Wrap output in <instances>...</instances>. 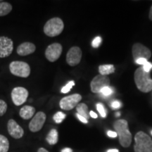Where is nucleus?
<instances>
[{"instance_id":"16","label":"nucleus","mask_w":152,"mask_h":152,"mask_svg":"<svg viewBox=\"0 0 152 152\" xmlns=\"http://www.w3.org/2000/svg\"><path fill=\"white\" fill-rule=\"evenodd\" d=\"M35 109L33 106L26 105L23 106L20 109V111H19V115L23 119L28 120L33 118V115H35Z\"/></svg>"},{"instance_id":"31","label":"nucleus","mask_w":152,"mask_h":152,"mask_svg":"<svg viewBox=\"0 0 152 152\" xmlns=\"http://www.w3.org/2000/svg\"><path fill=\"white\" fill-rule=\"evenodd\" d=\"M76 116H77V118H78L80 121H81L82 123H85V124H87V123H88V121H87V120L85 118H84V117H83L82 116V115H79L78 113H76Z\"/></svg>"},{"instance_id":"32","label":"nucleus","mask_w":152,"mask_h":152,"mask_svg":"<svg viewBox=\"0 0 152 152\" xmlns=\"http://www.w3.org/2000/svg\"><path fill=\"white\" fill-rule=\"evenodd\" d=\"M107 134L108 136L110 137H113V138H115L117 137V133L115 132H113V131H108L107 132Z\"/></svg>"},{"instance_id":"18","label":"nucleus","mask_w":152,"mask_h":152,"mask_svg":"<svg viewBox=\"0 0 152 152\" xmlns=\"http://www.w3.org/2000/svg\"><path fill=\"white\" fill-rule=\"evenodd\" d=\"M76 110H77V113H78L79 115H82L83 117H84L87 120L90 118V113L88 111V106L84 103H80L77 104V106H76Z\"/></svg>"},{"instance_id":"23","label":"nucleus","mask_w":152,"mask_h":152,"mask_svg":"<svg viewBox=\"0 0 152 152\" xmlns=\"http://www.w3.org/2000/svg\"><path fill=\"white\" fill-rule=\"evenodd\" d=\"M74 85H75V82L73 80L70 81L69 83H68L67 84H66L65 86L61 89V92L63 94H66V93L69 92L72 89V87H73Z\"/></svg>"},{"instance_id":"5","label":"nucleus","mask_w":152,"mask_h":152,"mask_svg":"<svg viewBox=\"0 0 152 152\" xmlns=\"http://www.w3.org/2000/svg\"><path fill=\"white\" fill-rule=\"evenodd\" d=\"M9 70L11 73L17 77H28L30 74V67L29 64L20 61H14L9 64Z\"/></svg>"},{"instance_id":"33","label":"nucleus","mask_w":152,"mask_h":152,"mask_svg":"<svg viewBox=\"0 0 152 152\" xmlns=\"http://www.w3.org/2000/svg\"><path fill=\"white\" fill-rule=\"evenodd\" d=\"M90 115L92 118H96L98 117V115H97V114H96V113H94V111H91L90 112Z\"/></svg>"},{"instance_id":"10","label":"nucleus","mask_w":152,"mask_h":152,"mask_svg":"<svg viewBox=\"0 0 152 152\" xmlns=\"http://www.w3.org/2000/svg\"><path fill=\"white\" fill-rule=\"evenodd\" d=\"M63 47L59 43H53L49 45L45 51V56L50 62H54L59 58L62 53Z\"/></svg>"},{"instance_id":"6","label":"nucleus","mask_w":152,"mask_h":152,"mask_svg":"<svg viewBox=\"0 0 152 152\" xmlns=\"http://www.w3.org/2000/svg\"><path fill=\"white\" fill-rule=\"evenodd\" d=\"M29 92L28 90L23 87H14L11 91V96L13 103L16 106L23 104L28 99Z\"/></svg>"},{"instance_id":"4","label":"nucleus","mask_w":152,"mask_h":152,"mask_svg":"<svg viewBox=\"0 0 152 152\" xmlns=\"http://www.w3.org/2000/svg\"><path fill=\"white\" fill-rule=\"evenodd\" d=\"M64 28V24L60 18H52L47 20L44 26V33L48 37H54L59 35Z\"/></svg>"},{"instance_id":"17","label":"nucleus","mask_w":152,"mask_h":152,"mask_svg":"<svg viewBox=\"0 0 152 152\" xmlns=\"http://www.w3.org/2000/svg\"><path fill=\"white\" fill-rule=\"evenodd\" d=\"M58 134L56 129H52L46 137V141L51 145H54L58 142Z\"/></svg>"},{"instance_id":"35","label":"nucleus","mask_w":152,"mask_h":152,"mask_svg":"<svg viewBox=\"0 0 152 152\" xmlns=\"http://www.w3.org/2000/svg\"><path fill=\"white\" fill-rule=\"evenodd\" d=\"M37 152H49V151H47V149H45V148L41 147V148H39V149L37 150Z\"/></svg>"},{"instance_id":"21","label":"nucleus","mask_w":152,"mask_h":152,"mask_svg":"<svg viewBox=\"0 0 152 152\" xmlns=\"http://www.w3.org/2000/svg\"><path fill=\"white\" fill-rule=\"evenodd\" d=\"M9 149V140L5 136L0 134V152H8Z\"/></svg>"},{"instance_id":"25","label":"nucleus","mask_w":152,"mask_h":152,"mask_svg":"<svg viewBox=\"0 0 152 152\" xmlns=\"http://www.w3.org/2000/svg\"><path fill=\"white\" fill-rule=\"evenodd\" d=\"M113 90L111 87H106L105 88H104L103 90L101 91V94H102L104 96H109L110 95L113 94Z\"/></svg>"},{"instance_id":"15","label":"nucleus","mask_w":152,"mask_h":152,"mask_svg":"<svg viewBox=\"0 0 152 152\" xmlns=\"http://www.w3.org/2000/svg\"><path fill=\"white\" fill-rule=\"evenodd\" d=\"M35 50L36 47L33 43L29 42H26L20 44L17 47L16 52L19 56H25L33 54V53L35 52Z\"/></svg>"},{"instance_id":"20","label":"nucleus","mask_w":152,"mask_h":152,"mask_svg":"<svg viewBox=\"0 0 152 152\" xmlns=\"http://www.w3.org/2000/svg\"><path fill=\"white\" fill-rule=\"evenodd\" d=\"M12 11V6L7 1L0 2V17L8 15Z\"/></svg>"},{"instance_id":"7","label":"nucleus","mask_w":152,"mask_h":152,"mask_svg":"<svg viewBox=\"0 0 152 152\" xmlns=\"http://www.w3.org/2000/svg\"><path fill=\"white\" fill-rule=\"evenodd\" d=\"M110 80L106 75H98L95 76L90 83L91 90L94 93H100L106 87H109Z\"/></svg>"},{"instance_id":"11","label":"nucleus","mask_w":152,"mask_h":152,"mask_svg":"<svg viewBox=\"0 0 152 152\" xmlns=\"http://www.w3.org/2000/svg\"><path fill=\"white\" fill-rule=\"evenodd\" d=\"M14 50V42L8 37H0V58H6L11 54Z\"/></svg>"},{"instance_id":"3","label":"nucleus","mask_w":152,"mask_h":152,"mask_svg":"<svg viewBox=\"0 0 152 152\" xmlns=\"http://www.w3.org/2000/svg\"><path fill=\"white\" fill-rule=\"evenodd\" d=\"M134 152H152V140L144 132H138L134 137Z\"/></svg>"},{"instance_id":"30","label":"nucleus","mask_w":152,"mask_h":152,"mask_svg":"<svg viewBox=\"0 0 152 152\" xmlns=\"http://www.w3.org/2000/svg\"><path fill=\"white\" fill-rule=\"evenodd\" d=\"M121 103L119 102V101H114L111 103V106L113 109H118V108L121 107Z\"/></svg>"},{"instance_id":"13","label":"nucleus","mask_w":152,"mask_h":152,"mask_svg":"<svg viewBox=\"0 0 152 152\" xmlns=\"http://www.w3.org/2000/svg\"><path fill=\"white\" fill-rule=\"evenodd\" d=\"M83 52L78 47H73L66 54V62L69 66H75L80 64Z\"/></svg>"},{"instance_id":"38","label":"nucleus","mask_w":152,"mask_h":152,"mask_svg":"<svg viewBox=\"0 0 152 152\" xmlns=\"http://www.w3.org/2000/svg\"><path fill=\"white\" fill-rule=\"evenodd\" d=\"M115 115H116V116H120L121 113H115Z\"/></svg>"},{"instance_id":"37","label":"nucleus","mask_w":152,"mask_h":152,"mask_svg":"<svg viewBox=\"0 0 152 152\" xmlns=\"http://www.w3.org/2000/svg\"><path fill=\"white\" fill-rule=\"evenodd\" d=\"M107 152H119V151L118 149H109L108 150Z\"/></svg>"},{"instance_id":"24","label":"nucleus","mask_w":152,"mask_h":152,"mask_svg":"<svg viewBox=\"0 0 152 152\" xmlns=\"http://www.w3.org/2000/svg\"><path fill=\"white\" fill-rule=\"evenodd\" d=\"M7 111V104L4 101L0 99V116L4 115Z\"/></svg>"},{"instance_id":"12","label":"nucleus","mask_w":152,"mask_h":152,"mask_svg":"<svg viewBox=\"0 0 152 152\" xmlns=\"http://www.w3.org/2000/svg\"><path fill=\"white\" fill-rule=\"evenodd\" d=\"M132 56L134 61L138 58L149 59L151 56V52L149 48L140 43H136L132 47Z\"/></svg>"},{"instance_id":"28","label":"nucleus","mask_w":152,"mask_h":152,"mask_svg":"<svg viewBox=\"0 0 152 152\" xmlns=\"http://www.w3.org/2000/svg\"><path fill=\"white\" fill-rule=\"evenodd\" d=\"M142 68H143V69L146 72H147V73H149L150 70H151L152 68V64H151V63L149 62V61H147L145 64H144V66H142Z\"/></svg>"},{"instance_id":"1","label":"nucleus","mask_w":152,"mask_h":152,"mask_svg":"<svg viewBox=\"0 0 152 152\" xmlns=\"http://www.w3.org/2000/svg\"><path fill=\"white\" fill-rule=\"evenodd\" d=\"M117 135H118L119 142L123 147H128L132 143V134L128 129V123L125 120H118L113 124Z\"/></svg>"},{"instance_id":"8","label":"nucleus","mask_w":152,"mask_h":152,"mask_svg":"<svg viewBox=\"0 0 152 152\" xmlns=\"http://www.w3.org/2000/svg\"><path fill=\"white\" fill-rule=\"evenodd\" d=\"M82 99V96L79 94H74L62 98L59 102L61 109L70 111L77 106Z\"/></svg>"},{"instance_id":"36","label":"nucleus","mask_w":152,"mask_h":152,"mask_svg":"<svg viewBox=\"0 0 152 152\" xmlns=\"http://www.w3.org/2000/svg\"><path fill=\"white\" fill-rule=\"evenodd\" d=\"M149 19L151 20H152V6L150 9V11H149Z\"/></svg>"},{"instance_id":"34","label":"nucleus","mask_w":152,"mask_h":152,"mask_svg":"<svg viewBox=\"0 0 152 152\" xmlns=\"http://www.w3.org/2000/svg\"><path fill=\"white\" fill-rule=\"evenodd\" d=\"M61 152H73V150H72L71 148H64L61 150Z\"/></svg>"},{"instance_id":"26","label":"nucleus","mask_w":152,"mask_h":152,"mask_svg":"<svg viewBox=\"0 0 152 152\" xmlns=\"http://www.w3.org/2000/svg\"><path fill=\"white\" fill-rule=\"evenodd\" d=\"M96 109H97V111H99V113H100L101 116L105 118L106 116V113L105 111V109H104V106L102 105V104L98 103L96 104Z\"/></svg>"},{"instance_id":"22","label":"nucleus","mask_w":152,"mask_h":152,"mask_svg":"<svg viewBox=\"0 0 152 152\" xmlns=\"http://www.w3.org/2000/svg\"><path fill=\"white\" fill-rule=\"evenodd\" d=\"M66 115L64 113H63L61 111L57 112L56 113L54 114V117H53V119L56 123H61L63 122L64 119L66 118Z\"/></svg>"},{"instance_id":"9","label":"nucleus","mask_w":152,"mask_h":152,"mask_svg":"<svg viewBox=\"0 0 152 152\" xmlns=\"http://www.w3.org/2000/svg\"><path fill=\"white\" fill-rule=\"evenodd\" d=\"M46 114L44 112H37L33 117L29 123V125H28L29 130L33 132H39L43 128V125H45V121H46Z\"/></svg>"},{"instance_id":"14","label":"nucleus","mask_w":152,"mask_h":152,"mask_svg":"<svg viewBox=\"0 0 152 152\" xmlns=\"http://www.w3.org/2000/svg\"><path fill=\"white\" fill-rule=\"evenodd\" d=\"M7 130L10 135L14 139H20L24 134V130L14 119H10L7 123Z\"/></svg>"},{"instance_id":"2","label":"nucleus","mask_w":152,"mask_h":152,"mask_svg":"<svg viewBox=\"0 0 152 152\" xmlns=\"http://www.w3.org/2000/svg\"><path fill=\"white\" fill-rule=\"evenodd\" d=\"M134 82L139 90L147 93L152 90V80L150 77V73L146 72L140 66L134 72Z\"/></svg>"},{"instance_id":"29","label":"nucleus","mask_w":152,"mask_h":152,"mask_svg":"<svg viewBox=\"0 0 152 152\" xmlns=\"http://www.w3.org/2000/svg\"><path fill=\"white\" fill-rule=\"evenodd\" d=\"M135 61V63H136L137 64H139V65L144 66V64H145L148 61L147 59H145V58H138V59H137L136 61Z\"/></svg>"},{"instance_id":"27","label":"nucleus","mask_w":152,"mask_h":152,"mask_svg":"<svg viewBox=\"0 0 152 152\" xmlns=\"http://www.w3.org/2000/svg\"><path fill=\"white\" fill-rule=\"evenodd\" d=\"M102 37H96L93 39L92 42V45L94 48H97L100 46L101 43H102Z\"/></svg>"},{"instance_id":"19","label":"nucleus","mask_w":152,"mask_h":152,"mask_svg":"<svg viewBox=\"0 0 152 152\" xmlns=\"http://www.w3.org/2000/svg\"><path fill=\"white\" fill-rule=\"evenodd\" d=\"M99 72L100 75H106L109 74L113 73L115 72V68L112 64H105V65H101L99 67Z\"/></svg>"},{"instance_id":"40","label":"nucleus","mask_w":152,"mask_h":152,"mask_svg":"<svg viewBox=\"0 0 152 152\" xmlns=\"http://www.w3.org/2000/svg\"><path fill=\"white\" fill-rule=\"evenodd\" d=\"M1 1H0V2H1Z\"/></svg>"},{"instance_id":"39","label":"nucleus","mask_w":152,"mask_h":152,"mask_svg":"<svg viewBox=\"0 0 152 152\" xmlns=\"http://www.w3.org/2000/svg\"><path fill=\"white\" fill-rule=\"evenodd\" d=\"M151 134H152V131H151Z\"/></svg>"}]
</instances>
